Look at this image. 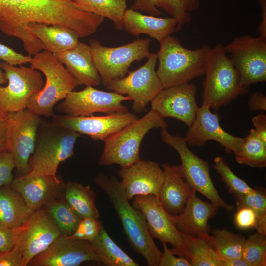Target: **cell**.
<instances>
[{
  "label": "cell",
  "instance_id": "cell-1",
  "mask_svg": "<svg viewBox=\"0 0 266 266\" xmlns=\"http://www.w3.org/2000/svg\"><path fill=\"white\" fill-rule=\"evenodd\" d=\"M104 20L80 10L71 0H0V31L20 40L30 56L44 49L29 29L31 23L64 25L85 38L95 33Z\"/></svg>",
  "mask_w": 266,
  "mask_h": 266
},
{
  "label": "cell",
  "instance_id": "cell-2",
  "mask_svg": "<svg viewBox=\"0 0 266 266\" xmlns=\"http://www.w3.org/2000/svg\"><path fill=\"white\" fill-rule=\"evenodd\" d=\"M93 182L110 200L132 248L144 258L148 266H158L161 252L154 242L144 215L129 203L121 182L102 173L98 174Z\"/></svg>",
  "mask_w": 266,
  "mask_h": 266
},
{
  "label": "cell",
  "instance_id": "cell-3",
  "mask_svg": "<svg viewBox=\"0 0 266 266\" xmlns=\"http://www.w3.org/2000/svg\"><path fill=\"white\" fill-rule=\"evenodd\" d=\"M210 47L206 44L190 49L171 35L160 43L156 53L159 62L157 74L164 88L189 83L205 74Z\"/></svg>",
  "mask_w": 266,
  "mask_h": 266
},
{
  "label": "cell",
  "instance_id": "cell-4",
  "mask_svg": "<svg viewBox=\"0 0 266 266\" xmlns=\"http://www.w3.org/2000/svg\"><path fill=\"white\" fill-rule=\"evenodd\" d=\"M204 75L202 105L215 111L249 91L222 44L210 48Z\"/></svg>",
  "mask_w": 266,
  "mask_h": 266
},
{
  "label": "cell",
  "instance_id": "cell-5",
  "mask_svg": "<svg viewBox=\"0 0 266 266\" xmlns=\"http://www.w3.org/2000/svg\"><path fill=\"white\" fill-rule=\"evenodd\" d=\"M30 64L31 67L44 75L45 82L41 90L31 98L27 108L40 116L52 117L56 104L78 85L64 64L49 51L33 55Z\"/></svg>",
  "mask_w": 266,
  "mask_h": 266
},
{
  "label": "cell",
  "instance_id": "cell-6",
  "mask_svg": "<svg viewBox=\"0 0 266 266\" xmlns=\"http://www.w3.org/2000/svg\"><path fill=\"white\" fill-rule=\"evenodd\" d=\"M80 134L41 119L33 152L28 165L30 171L57 178L61 163L71 157Z\"/></svg>",
  "mask_w": 266,
  "mask_h": 266
},
{
  "label": "cell",
  "instance_id": "cell-7",
  "mask_svg": "<svg viewBox=\"0 0 266 266\" xmlns=\"http://www.w3.org/2000/svg\"><path fill=\"white\" fill-rule=\"evenodd\" d=\"M168 124L156 111L151 109L107 137L99 160L101 166L117 164L121 167L130 166L140 160L139 149L147 133L154 128H167Z\"/></svg>",
  "mask_w": 266,
  "mask_h": 266
},
{
  "label": "cell",
  "instance_id": "cell-8",
  "mask_svg": "<svg viewBox=\"0 0 266 266\" xmlns=\"http://www.w3.org/2000/svg\"><path fill=\"white\" fill-rule=\"evenodd\" d=\"M162 141L172 147L179 155L182 176L190 187L199 192L211 202L228 212L233 210V206L226 203L221 198L214 186L210 174L209 163L199 157L188 148L184 137L170 134L166 128L161 129Z\"/></svg>",
  "mask_w": 266,
  "mask_h": 266
},
{
  "label": "cell",
  "instance_id": "cell-9",
  "mask_svg": "<svg viewBox=\"0 0 266 266\" xmlns=\"http://www.w3.org/2000/svg\"><path fill=\"white\" fill-rule=\"evenodd\" d=\"M150 44V39H137L122 46L108 47L97 40H90L93 63L104 86L124 77L132 63L147 58Z\"/></svg>",
  "mask_w": 266,
  "mask_h": 266
},
{
  "label": "cell",
  "instance_id": "cell-10",
  "mask_svg": "<svg viewBox=\"0 0 266 266\" xmlns=\"http://www.w3.org/2000/svg\"><path fill=\"white\" fill-rule=\"evenodd\" d=\"M0 67L7 80L6 86H0V109L6 113L27 108L31 98L43 88L44 81L41 72L21 65L19 67L2 61Z\"/></svg>",
  "mask_w": 266,
  "mask_h": 266
},
{
  "label": "cell",
  "instance_id": "cell-11",
  "mask_svg": "<svg viewBox=\"0 0 266 266\" xmlns=\"http://www.w3.org/2000/svg\"><path fill=\"white\" fill-rule=\"evenodd\" d=\"M224 48L243 85L249 87L266 81V39L241 35L234 38Z\"/></svg>",
  "mask_w": 266,
  "mask_h": 266
},
{
  "label": "cell",
  "instance_id": "cell-12",
  "mask_svg": "<svg viewBox=\"0 0 266 266\" xmlns=\"http://www.w3.org/2000/svg\"><path fill=\"white\" fill-rule=\"evenodd\" d=\"M41 119L27 108L8 113L7 150L20 176L30 172L28 162L34 149Z\"/></svg>",
  "mask_w": 266,
  "mask_h": 266
},
{
  "label": "cell",
  "instance_id": "cell-13",
  "mask_svg": "<svg viewBox=\"0 0 266 266\" xmlns=\"http://www.w3.org/2000/svg\"><path fill=\"white\" fill-rule=\"evenodd\" d=\"M157 62L156 53H150L142 66L122 78L111 81L106 88L131 98L135 112L146 111L148 104L164 88L155 70Z\"/></svg>",
  "mask_w": 266,
  "mask_h": 266
},
{
  "label": "cell",
  "instance_id": "cell-14",
  "mask_svg": "<svg viewBox=\"0 0 266 266\" xmlns=\"http://www.w3.org/2000/svg\"><path fill=\"white\" fill-rule=\"evenodd\" d=\"M14 247L21 253L23 266L46 250L62 233L45 210H35L20 226L13 229Z\"/></svg>",
  "mask_w": 266,
  "mask_h": 266
},
{
  "label": "cell",
  "instance_id": "cell-15",
  "mask_svg": "<svg viewBox=\"0 0 266 266\" xmlns=\"http://www.w3.org/2000/svg\"><path fill=\"white\" fill-rule=\"evenodd\" d=\"M128 100H131L128 96L88 86L81 91L70 92L62 102L56 105V109L71 116H90L97 112L107 114L126 112L128 108L122 102Z\"/></svg>",
  "mask_w": 266,
  "mask_h": 266
},
{
  "label": "cell",
  "instance_id": "cell-16",
  "mask_svg": "<svg viewBox=\"0 0 266 266\" xmlns=\"http://www.w3.org/2000/svg\"><path fill=\"white\" fill-rule=\"evenodd\" d=\"M52 118V122L56 125L87 135L92 139L102 141L138 118L136 115L128 112H116L104 116L54 114Z\"/></svg>",
  "mask_w": 266,
  "mask_h": 266
},
{
  "label": "cell",
  "instance_id": "cell-17",
  "mask_svg": "<svg viewBox=\"0 0 266 266\" xmlns=\"http://www.w3.org/2000/svg\"><path fill=\"white\" fill-rule=\"evenodd\" d=\"M90 261L102 263L90 242L61 234L46 250L33 257L28 266H77Z\"/></svg>",
  "mask_w": 266,
  "mask_h": 266
},
{
  "label": "cell",
  "instance_id": "cell-18",
  "mask_svg": "<svg viewBox=\"0 0 266 266\" xmlns=\"http://www.w3.org/2000/svg\"><path fill=\"white\" fill-rule=\"evenodd\" d=\"M196 92V86L189 83L163 88L151 101V109L163 118H175L189 128L194 121L199 107Z\"/></svg>",
  "mask_w": 266,
  "mask_h": 266
},
{
  "label": "cell",
  "instance_id": "cell-19",
  "mask_svg": "<svg viewBox=\"0 0 266 266\" xmlns=\"http://www.w3.org/2000/svg\"><path fill=\"white\" fill-rule=\"evenodd\" d=\"M188 128L184 138L191 146H203L208 141L213 140L218 142L226 152L234 153L243 140V137L233 136L224 130L219 114L212 113L205 105L198 107L194 121Z\"/></svg>",
  "mask_w": 266,
  "mask_h": 266
},
{
  "label": "cell",
  "instance_id": "cell-20",
  "mask_svg": "<svg viewBox=\"0 0 266 266\" xmlns=\"http://www.w3.org/2000/svg\"><path fill=\"white\" fill-rule=\"evenodd\" d=\"M133 205L139 210L146 219L147 228L152 236L161 242L169 243L173 248L183 244L180 231L177 228L172 215L164 208L158 196L154 195H137Z\"/></svg>",
  "mask_w": 266,
  "mask_h": 266
},
{
  "label": "cell",
  "instance_id": "cell-21",
  "mask_svg": "<svg viewBox=\"0 0 266 266\" xmlns=\"http://www.w3.org/2000/svg\"><path fill=\"white\" fill-rule=\"evenodd\" d=\"M120 182L129 200L137 195L158 197L164 180V172L159 164L152 161L140 160L118 172Z\"/></svg>",
  "mask_w": 266,
  "mask_h": 266
},
{
  "label": "cell",
  "instance_id": "cell-22",
  "mask_svg": "<svg viewBox=\"0 0 266 266\" xmlns=\"http://www.w3.org/2000/svg\"><path fill=\"white\" fill-rule=\"evenodd\" d=\"M10 186L34 211L57 199L63 192L64 183L58 178L30 171L13 179Z\"/></svg>",
  "mask_w": 266,
  "mask_h": 266
},
{
  "label": "cell",
  "instance_id": "cell-23",
  "mask_svg": "<svg viewBox=\"0 0 266 266\" xmlns=\"http://www.w3.org/2000/svg\"><path fill=\"white\" fill-rule=\"evenodd\" d=\"M193 189L183 211L172 215L177 228L181 232L207 239L210 237L209 220L217 213L220 207L202 200Z\"/></svg>",
  "mask_w": 266,
  "mask_h": 266
},
{
  "label": "cell",
  "instance_id": "cell-24",
  "mask_svg": "<svg viewBox=\"0 0 266 266\" xmlns=\"http://www.w3.org/2000/svg\"><path fill=\"white\" fill-rule=\"evenodd\" d=\"M164 180L161 187L158 199L166 210L171 215L180 213L190 197L193 189L184 179L180 166L162 165Z\"/></svg>",
  "mask_w": 266,
  "mask_h": 266
},
{
  "label": "cell",
  "instance_id": "cell-25",
  "mask_svg": "<svg viewBox=\"0 0 266 266\" xmlns=\"http://www.w3.org/2000/svg\"><path fill=\"white\" fill-rule=\"evenodd\" d=\"M123 29L129 34L138 36L145 34L159 43L176 30V20L172 17L160 18L143 15L132 8L126 9L123 18Z\"/></svg>",
  "mask_w": 266,
  "mask_h": 266
},
{
  "label": "cell",
  "instance_id": "cell-26",
  "mask_svg": "<svg viewBox=\"0 0 266 266\" xmlns=\"http://www.w3.org/2000/svg\"><path fill=\"white\" fill-rule=\"evenodd\" d=\"M76 80L78 85L95 86L101 80L93 63L89 45L79 42L73 48L53 54Z\"/></svg>",
  "mask_w": 266,
  "mask_h": 266
},
{
  "label": "cell",
  "instance_id": "cell-27",
  "mask_svg": "<svg viewBox=\"0 0 266 266\" xmlns=\"http://www.w3.org/2000/svg\"><path fill=\"white\" fill-rule=\"evenodd\" d=\"M131 8L144 11L149 15L158 16L161 8L174 18L177 23L176 30H180L191 20L190 12L200 6L199 0H133Z\"/></svg>",
  "mask_w": 266,
  "mask_h": 266
},
{
  "label": "cell",
  "instance_id": "cell-28",
  "mask_svg": "<svg viewBox=\"0 0 266 266\" xmlns=\"http://www.w3.org/2000/svg\"><path fill=\"white\" fill-rule=\"evenodd\" d=\"M29 29L41 42L44 50L58 53L77 46L80 37L71 29L61 25L31 23Z\"/></svg>",
  "mask_w": 266,
  "mask_h": 266
},
{
  "label": "cell",
  "instance_id": "cell-29",
  "mask_svg": "<svg viewBox=\"0 0 266 266\" xmlns=\"http://www.w3.org/2000/svg\"><path fill=\"white\" fill-rule=\"evenodd\" d=\"M183 242L171 252L187 259L192 266H222V262L211 244L205 239L181 232Z\"/></svg>",
  "mask_w": 266,
  "mask_h": 266
},
{
  "label": "cell",
  "instance_id": "cell-30",
  "mask_svg": "<svg viewBox=\"0 0 266 266\" xmlns=\"http://www.w3.org/2000/svg\"><path fill=\"white\" fill-rule=\"evenodd\" d=\"M33 212L28 206L21 195L10 185L0 188V225L16 228Z\"/></svg>",
  "mask_w": 266,
  "mask_h": 266
},
{
  "label": "cell",
  "instance_id": "cell-31",
  "mask_svg": "<svg viewBox=\"0 0 266 266\" xmlns=\"http://www.w3.org/2000/svg\"><path fill=\"white\" fill-rule=\"evenodd\" d=\"M63 192L64 200L80 218L100 217L96 196L90 186L69 181L64 184Z\"/></svg>",
  "mask_w": 266,
  "mask_h": 266
},
{
  "label": "cell",
  "instance_id": "cell-32",
  "mask_svg": "<svg viewBox=\"0 0 266 266\" xmlns=\"http://www.w3.org/2000/svg\"><path fill=\"white\" fill-rule=\"evenodd\" d=\"M90 243L102 263L106 266H139L114 242L103 226L96 238Z\"/></svg>",
  "mask_w": 266,
  "mask_h": 266
},
{
  "label": "cell",
  "instance_id": "cell-33",
  "mask_svg": "<svg viewBox=\"0 0 266 266\" xmlns=\"http://www.w3.org/2000/svg\"><path fill=\"white\" fill-rule=\"evenodd\" d=\"M81 10L106 18L115 28L123 30V18L127 9L126 0H71Z\"/></svg>",
  "mask_w": 266,
  "mask_h": 266
},
{
  "label": "cell",
  "instance_id": "cell-34",
  "mask_svg": "<svg viewBox=\"0 0 266 266\" xmlns=\"http://www.w3.org/2000/svg\"><path fill=\"white\" fill-rule=\"evenodd\" d=\"M236 161L240 164L259 168L266 166V143L251 129L234 153Z\"/></svg>",
  "mask_w": 266,
  "mask_h": 266
},
{
  "label": "cell",
  "instance_id": "cell-35",
  "mask_svg": "<svg viewBox=\"0 0 266 266\" xmlns=\"http://www.w3.org/2000/svg\"><path fill=\"white\" fill-rule=\"evenodd\" d=\"M245 237L225 228L212 231L208 242L222 260L242 257Z\"/></svg>",
  "mask_w": 266,
  "mask_h": 266
},
{
  "label": "cell",
  "instance_id": "cell-36",
  "mask_svg": "<svg viewBox=\"0 0 266 266\" xmlns=\"http://www.w3.org/2000/svg\"><path fill=\"white\" fill-rule=\"evenodd\" d=\"M47 213L62 234L68 236L75 231L81 220L64 199H55L47 204Z\"/></svg>",
  "mask_w": 266,
  "mask_h": 266
},
{
  "label": "cell",
  "instance_id": "cell-37",
  "mask_svg": "<svg viewBox=\"0 0 266 266\" xmlns=\"http://www.w3.org/2000/svg\"><path fill=\"white\" fill-rule=\"evenodd\" d=\"M237 207L246 206L252 209L258 219L257 232L266 235V196L264 192L255 190L250 193L234 195Z\"/></svg>",
  "mask_w": 266,
  "mask_h": 266
},
{
  "label": "cell",
  "instance_id": "cell-38",
  "mask_svg": "<svg viewBox=\"0 0 266 266\" xmlns=\"http://www.w3.org/2000/svg\"><path fill=\"white\" fill-rule=\"evenodd\" d=\"M242 258L249 266H266V235L257 232L245 239Z\"/></svg>",
  "mask_w": 266,
  "mask_h": 266
},
{
  "label": "cell",
  "instance_id": "cell-39",
  "mask_svg": "<svg viewBox=\"0 0 266 266\" xmlns=\"http://www.w3.org/2000/svg\"><path fill=\"white\" fill-rule=\"evenodd\" d=\"M213 167L229 191L234 195L246 194L255 190L231 170L223 157L217 156L214 158Z\"/></svg>",
  "mask_w": 266,
  "mask_h": 266
},
{
  "label": "cell",
  "instance_id": "cell-40",
  "mask_svg": "<svg viewBox=\"0 0 266 266\" xmlns=\"http://www.w3.org/2000/svg\"><path fill=\"white\" fill-rule=\"evenodd\" d=\"M102 227L101 222L93 217L82 218L69 238L91 242L98 235Z\"/></svg>",
  "mask_w": 266,
  "mask_h": 266
},
{
  "label": "cell",
  "instance_id": "cell-41",
  "mask_svg": "<svg viewBox=\"0 0 266 266\" xmlns=\"http://www.w3.org/2000/svg\"><path fill=\"white\" fill-rule=\"evenodd\" d=\"M15 165L11 154L7 150L0 152V188L10 185Z\"/></svg>",
  "mask_w": 266,
  "mask_h": 266
},
{
  "label": "cell",
  "instance_id": "cell-42",
  "mask_svg": "<svg viewBox=\"0 0 266 266\" xmlns=\"http://www.w3.org/2000/svg\"><path fill=\"white\" fill-rule=\"evenodd\" d=\"M234 221L236 226L242 230L256 229L258 225L256 213L252 209L246 206L237 207Z\"/></svg>",
  "mask_w": 266,
  "mask_h": 266
},
{
  "label": "cell",
  "instance_id": "cell-43",
  "mask_svg": "<svg viewBox=\"0 0 266 266\" xmlns=\"http://www.w3.org/2000/svg\"><path fill=\"white\" fill-rule=\"evenodd\" d=\"M32 57L24 55L15 51L12 48L0 43V59L10 64L17 66L30 63Z\"/></svg>",
  "mask_w": 266,
  "mask_h": 266
},
{
  "label": "cell",
  "instance_id": "cell-44",
  "mask_svg": "<svg viewBox=\"0 0 266 266\" xmlns=\"http://www.w3.org/2000/svg\"><path fill=\"white\" fill-rule=\"evenodd\" d=\"M163 251L161 252L158 266H192L185 258L176 257L168 248L167 243L162 242Z\"/></svg>",
  "mask_w": 266,
  "mask_h": 266
},
{
  "label": "cell",
  "instance_id": "cell-45",
  "mask_svg": "<svg viewBox=\"0 0 266 266\" xmlns=\"http://www.w3.org/2000/svg\"><path fill=\"white\" fill-rule=\"evenodd\" d=\"M0 266H23L20 252L14 247L10 250L0 252Z\"/></svg>",
  "mask_w": 266,
  "mask_h": 266
},
{
  "label": "cell",
  "instance_id": "cell-46",
  "mask_svg": "<svg viewBox=\"0 0 266 266\" xmlns=\"http://www.w3.org/2000/svg\"><path fill=\"white\" fill-rule=\"evenodd\" d=\"M14 244L13 229L0 225V252L10 250Z\"/></svg>",
  "mask_w": 266,
  "mask_h": 266
},
{
  "label": "cell",
  "instance_id": "cell-47",
  "mask_svg": "<svg viewBox=\"0 0 266 266\" xmlns=\"http://www.w3.org/2000/svg\"><path fill=\"white\" fill-rule=\"evenodd\" d=\"M248 103L251 111L264 112L266 110V97L260 91H255L250 95Z\"/></svg>",
  "mask_w": 266,
  "mask_h": 266
},
{
  "label": "cell",
  "instance_id": "cell-48",
  "mask_svg": "<svg viewBox=\"0 0 266 266\" xmlns=\"http://www.w3.org/2000/svg\"><path fill=\"white\" fill-rule=\"evenodd\" d=\"M8 113L0 109V152L7 150Z\"/></svg>",
  "mask_w": 266,
  "mask_h": 266
},
{
  "label": "cell",
  "instance_id": "cell-49",
  "mask_svg": "<svg viewBox=\"0 0 266 266\" xmlns=\"http://www.w3.org/2000/svg\"><path fill=\"white\" fill-rule=\"evenodd\" d=\"M252 122L255 127L254 129L259 137L266 143V116L261 112V113L253 117Z\"/></svg>",
  "mask_w": 266,
  "mask_h": 266
},
{
  "label": "cell",
  "instance_id": "cell-50",
  "mask_svg": "<svg viewBox=\"0 0 266 266\" xmlns=\"http://www.w3.org/2000/svg\"><path fill=\"white\" fill-rule=\"evenodd\" d=\"M261 9V21L258 27L259 36L266 39V0H259Z\"/></svg>",
  "mask_w": 266,
  "mask_h": 266
},
{
  "label": "cell",
  "instance_id": "cell-51",
  "mask_svg": "<svg viewBox=\"0 0 266 266\" xmlns=\"http://www.w3.org/2000/svg\"><path fill=\"white\" fill-rule=\"evenodd\" d=\"M222 266H249L248 263L242 258L222 260Z\"/></svg>",
  "mask_w": 266,
  "mask_h": 266
},
{
  "label": "cell",
  "instance_id": "cell-52",
  "mask_svg": "<svg viewBox=\"0 0 266 266\" xmlns=\"http://www.w3.org/2000/svg\"><path fill=\"white\" fill-rule=\"evenodd\" d=\"M7 83V80L5 76L4 72L1 70L0 67V86L1 85L6 84Z\"/></svg>",
  "mask_w": 266,
  "mask_h": 266
}]
</instances>
